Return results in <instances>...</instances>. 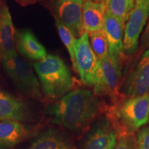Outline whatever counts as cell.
Here are the masks:
<instances>
[{"label": "cell", "mask_w": 149, "mask_h": 149, "mask_svg": "<svg viewBox=\"0 0 149 149\" xmlns=\"http://www.w3.org/2000/svg\"><path fill=\"white\" fill-rule=\"evenodd\" d=\"M107 105L102 99L88 88L72 89L48 107L53 124L79 135L105 113Z\"/></svg>", "instance_id": "6da1fadb"}, {"label": "cell", "mask_w": 149, "mask_h": 149, "mask_svg": "<svg viewBox=\"0 0 149 149\" xmlns=\"http://www.w3.org/2000/svg\"><path fill=\"white\" fill-rule=\"evenodd\" d=\"M44 94L57 99L72 90L74 80L70 70L59 56L47 55L33 64Z\"/></svg>", "instance_id": "7a4b0ae2"}, {"label": "cell", "mask_w": 149, "mask_h": 149, "mask_svg": "<svg viewBox=\"0 0 149 149\" xmlns=\"http://www.w3.org/2000/svg\"><path fill=\"white\" fill-rule=\"evenodd\" d=\"M106 113L115 123L118 135L135 133L149 122V93L123 98L112 107L107 106Z\"/></svg>", "instance_id": "3957f363"}, {"label": "cell", "mask_w": 149, "mask_h": 149, "mask_svg": "<svg viewBox=\"0 0 149 149\" xmlns=\"http://www.w3.org/2000/svg\"><path fill=\"white\" fill-rule=\"evenodd\" d=\"M122 68L120 61L109 55L98 60L97 68L93 84V93L99 97H109L113 104L124 97L120 93Z\"/></svg>", "instance_id": "277c9868"}, {"label": "cell", "mask_w": 149, "mask_h": 149, "mask_svg": "<svg viewBox=\"0 0 149 149\" xmlns=\"http://www.w3.org/2000/svg\"><path fill=\"white\" fill-rule=\"evenodd\" d=\"M1 61L3 69L23 95L31 98L40 97L41 89L38 79L31 66L17 52L6 56Z\"/></svg>", "instance_id": "5b68a950"}, {"label": "cell", "mask_w": 149, "mask_h": 149, "mask_svg": "<svg viewBox=\"0 0 149 149\" xmlns=\"http://www.w3.org/2000/svg\"><path fill=\"white\" fill-rule=\"evenodd\" d=\"M149 17V0H135V6L124 27V52L130 55L137 51L139 38Z\"/></svg>", "instance_id": "8992f818"}, {"label": "cell", "mask_w": 149, "mask_h": 149, "mask_svg": "<svg viewBox=\"0 0 149 149\" xmlns=\"http://www.w3.org/2000/svg\"><path fill=\"white\" fill-rule=\"evenodd\" d=\"M76 72L84 84L93 86L97 68L98 59L91 46L88 33L84 32L77 39L75 49Z\"/></svg>", "instance_id": "52a82bcc"}, {"label": "cell", "mask_w": 149, "mask_h": 149, "mask_svg": "<svg viewBox=\"0 0 149 149\" xmlns=\"http://www.w3.org/2000/svg\"><path fill=\"white\" fill-rule=\"evenodd\" d=\"M117 137V127L111 117L104 113L91 127L83 149H114Z\"/></svg>", "instance_id": "ba28073f"}, {"label": "cell", "mask_w": 149, "mask_h": 149, "mask_svg": "<svg viewBox=\"0 0 149 149\" xmlns=\"http://www.w3.org/2000/svg\"><path fill=\"white\" fill-rule=\"evenodd\" d=\"M148 92L149 49L142 54L138 63L120 88V93L124 98L141 96Z\"/></svg>", "instance_id": "9c48e42d"}, {"label": "cell", "mask_w": 149, "mask_h": 149, "mask_svg": "<svg viewBox=\"0 0 149 149\" xmlns=\"http://www.w3.org/2000/svg\"><path fill=\"white\" fill-rule=\"evenodd\" d=\"M85 0H55V18L78 38L85 32L83 26V6Z\"/></svg>", "instance_id": "30bf717a"}, {"label": "cell", "mask_w": 149, "mask_h": 149, "mask_svg": "<svg viewBox=\"0 0 149 149\" xmlns=\"http://www.w3.org/2000/svg\"><path fill=\"white\" fill-rule=\"evenodd\" d=\"M124 27L125 24L106 10L104 31L109 46V55L118 61L124 52Z\"/></svg>", "instance_id": "8fae6325"}, {"label": "cell", "mask_w": 149, "mask_h": 149, "mask_svg": "<svg viewBox=\"0 0 149 149\" xmlns=\"http://www.w3.org/2000/svg\"><path fill=\"white\" fill-rule=\"evenodd\" d=\"M35 133V129L17 121L0 122V149L13 148Z\"/></svg>", "instance_id": "7c38bea8"}, {"label": "cell", "mask_w": 149, "mask_h": 149, "mask_svg": "<svg viewBox=\"0 0 149 149\" xmlns=\"http://www.w3.org/2000/svg\"><path fill=\"white\" fill-rule=\"evenodd\" d=\"M16 52L15 29L8 7L0 4V59Z\"/></svg>", "instance_id": "4fadbf2b"}, {"label": "cell", "mask_w": 149, "mask_h": 149, "mask_svg": "<svg viewBox=\"0 0 149 149\" xmlns=\"http://www.w3.org/2000/svg\"><path fill=\"white\" fill-rule=\"evenodd\" d=\"M28 117V109L23 101L0 90V122H24Z\"/></svg>", "instance_id": "5bb4252c"}, {"label": "cell", "mask_w": 149, "mask_h": 149, "mask_svg": "<svg viewBox=\"0 0 149 149\" xmlns=\"http://www.w3.org/2000/svg\"><path fill=\"white\" fill-rule=\"evenodd\" d=\"M106 10L105 1L85 0L83 6V26L85 32L91 33L104 29Z\"/></svg>", "instance_id": "9a60e30c"}, {"label": "cell", "mask_w": 149, "mask_h": 149, "mask_svg": "<svg viewBox=\"0 0 149 149\" xmlns=\"http://www.w3.org/2000/svg\"><path fill=\"white\" fill-rule=\"evenodd\" d=\"M29 149H77L73 142L55 129L48 130L33 141Z\"/></svg>", "instance_id": "2e32d148"}, {"label": "cell", "mask_w": 149, "mask_h": 149, "mask_svg": "<svg viewBox=\"0 0 149 149\" xmlns=\"http://www.w3.org/2000/svg\"><path fill=\"white\" fill-rule=\"evenodd\" d=\"M17 47L22 55L33 60L40 61L47 56L44 46L39 42L34 34L28 30L19 34Z\"/></svg>", "instance_id": "e0dca14e"}, {"label": "cell", "mask_w": 149, "mask_h": 149, "mask_svg": "<svg viewBox=\"0 0 149 149\" xmlns=\"http://www.w3.org/2000/svg\"><path fill=\"white\" fill-rule=\"evenodd\" d=\"M107 10L126 24L135 6V0H104Z\"/></svg>", "instance_id": "ac0fdd59"}, {"label": "cell", "mask_w": 149, "mask_h": 149, "mask_svg": "<svg viewBox=\"0 0 149 149\" xmlns=\"http://www.w3.org/2000/svg\"><path fill=\"white\" fill-rule=\"evenodd\" d=\"M55 24L59 37H60L63 44L66 46L68 53H69L70 60L72 61V67L76 71L75 57H74V49H75L76 42H77L76 37L68 28L65 26L64 24L61 23L59 19H57V18H55Z\"/></svg>", "instance_id": "d6986e66"}, {"label": "cell", "mask_w": 149, "mask_h": 149, "mask_svg": "<svg viewBox=\"0 0 149 149\" xmlns=\"http://www.w3.org/2000/svg\"><path fill=\"white\" fill-rule=\"evenodd\" d=\"M88 34L91 46L98 60L107 57L109 55V46L104 29Z\"/></svg>", "instance_id": "ffe728a7"}, {"label": "cell", "mask_w": 149, "mask_h": 149, "mask_svg": "<svg viewBox=\"0 0 149 149\" xmlns=\"http://www.w3.org/2000/svg\"><path fill=\"white\" fill-rule=\"evenodd\" d=\"M114 149H137L135 133H124L119 135Z\"/></svg>", "instance_id": "44dd1931"}, {"label": "cell", "mask_w": 149, "mask_h": 149, "mask_svg": "<svg viewBox=\"0 0 149 149\" xmlns=\"http://www.w3.org/2000/svg\"><path fill=\"white\" fill-rule=\"evenodd\" d=\"M135 137L137 149H149V126L141 128Z\"/></svg>", "instance_id": "7402d4cb"}, {"label": "cell", "mask_w": 149, "mask_h": 149, "mask_svg": "<svg viewBox=\"0 0 149 149\" xmlns=\"http://www.w3.org/2000/svg\"><path fill=\"white\" fill-rule=\"evenodd\" d=\"M141 48L142 50L149 49V17L146 29L144 31L141 38Z\"/></svg>", "instance_id": "603a6c76"}, {"label": "cell", "mask_w": 149, "mask_h": 149, "mask_svg": "<svg viewBox=\"0 0 149 149\" xmlns=\"http://www.w3.org/2000/svg\"><path fill=\"white\" fill-rule=\"evenodd\" d=\"M37 1H39V0H17V1L22 5H27L30 4V3H33Z\"/></svg>", "instance_id": "cb8c5ba5"}, {"label": "cell", "mask_w": 149, "mask_h": 149, "mask_svg": "<svg viewBox=\"0 0 149 149\" xmlns=\"http://www.w3.org/2000/svg\"><path fill=\"white\" fill-rule=\"evenodd\" d=\"M93 1H99V2H102V1H104V0H93Z\"/></svg>", "instance_id": "d4e9b609"}]
</instances>
